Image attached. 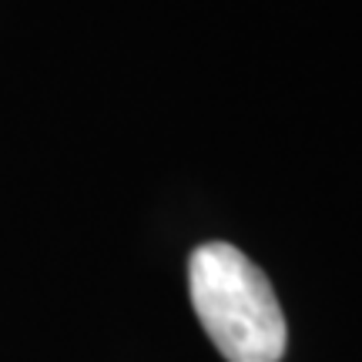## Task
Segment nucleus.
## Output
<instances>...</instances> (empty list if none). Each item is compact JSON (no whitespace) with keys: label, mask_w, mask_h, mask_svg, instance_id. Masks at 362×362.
<instances>
[{"label":"nucleus","mask_w":362,"mask_h":362,"mask_svg":"<svg viewBox=\"0 0 362 362\" xmlns=\"http://www.w3.org/2000/svg\"><path fill=\"white\" fill-rule=\"evenodd\" d=\"M194 315L228 362H279L285 315L265 272L225 242L194 248L188 265Z\"/></svg>","instance_id":"f257e3e1"}]
</instances>
